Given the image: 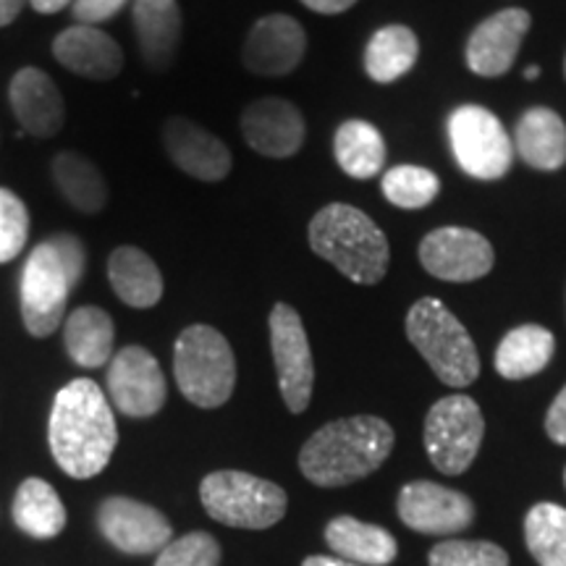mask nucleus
Masks as SVG:
<instances>
[{
    "instance_id": "f257e3e1",
    "label": "nucleus",
    "mask_w": 566,
    "mask_h": 566,
    "mask_svg": "<svg viewBox=\"0 0 566 566\" xmlns=\"http://www.w3.org/2000/svg\"><path fill=\"white\" fill-rule=\"evenodd\" d=\"M48 441L55 464L76 480H90L108 467L118 443L116 417L103 388L76 378L55 394Z\"/></svg>"
},
{
    "instance_id": "f03ea898",
    "label": "nucleus",
    "mask_w": 566,
    "mask_h": 566,
    "mask_svg": "<svg viewBox=\"0 0 566 566\" xmlns=\"http://www.w3.org/2000/svg\"><path fill=\"white\" fill-rule=\"evenodd\" d=\"M394 441V428L380 417H342L307 438L300 451V470L321 488L357 483L386 462Z\"/></svg>"
},
{
    "instance_id": "7ed1b4c3",
    "label": "nucleus",
    "mask_w": 566,
    "mask_h": 566,
    "mask_svg": "<svg viewBox=\"0 0 566 566\" xmlns=\"http://www.w3.org/2000/svg\"><path fill=\"white\" fill-rule=\"evenodd\" d=\"M87 268L84 242L74 233H53L34 247L21 273V321L34 338L61 328L69 294Z\"/></svg>"
},
{
    "instance_id": "20e7f679",
    "label": "nucleus",
    "mask_w": 566,
    "mask_h": 566,
    "mask_svg": "<svg viewBox=\"0 0 566 566\" xmlns=\"http://www.w3.org/2000/svg\"><path fill=\"white\" fill-rule=\"evenodd\" d=\"M310 250L363 286L386 279L391 247L384 229L354 205L331 202L310 221Z\"/></svg>"
},
{
    "instance_id": "39448f33",
    "label": "nucleus",
    "mask_w": 566,
    "mask_h": 566,
    "mask_svg": "<svg viewBox=\"0 0 566 566\" xmlns=\"http://www.w3.org/2000/svg\"><path fill=\"white\" fill-rule=\"evenodd\" d=\"M407 336L441 384L467 388L480 375L475 342L441 300L424 296L409 307Z\"/></svg>"
},
{
    "instance_id": "423d86ee",
    "label": "nucleus",
    "mask_w": 566,
    "mask_h": 566,
    "mask_svg": "<svg viewBox=\"0 0 566 566\" xmlns=\"http://www.w3.org/2000/svg\"><path fill=\"white\" fill-rule=\"evenodd\" d=\"M174 375L179 391L195 407H223L237 386V359L231 344L210 325H189L176 338Z\"/></svg>"
},
{
    "instance_id": "0eeeda50",
    "label": "nucleus",
    "mask_w": 566,
    "mask_h": 566,
    "mask_svg": "<svg viewBox=\"0 0 566 566\" xmlns=\"http://www.w3.org/2000/svg\"><path fill=\"white\" fill-rule=\"evenodd\" d=\"M200 499L212 520L244 530L273 527L283 520L289 506L281 485L239 470H221L205 478Z\"/></svg>"
},
{
    "instance_id": "6e6552de",
    "label": "nucleus",
    "mask_w": 566,
    "mask_h": 566,
    "mask_svg": "<svg viewBox=\"0 0 566 566\" xmlns=\"http://www.w3.org/2000/svg\"><path fill=\"white\" fill-rule=\"evenodd\" d=\"M485 436L478 401L464 394L443 396L424 417V451L443 475H462L475 462Z\"/></svg>"
},
{
    "instance_id": "1a4fd4ad",
    "label": "nucleus",
    "mask_w": 566,
    "mask_h": 566,
    "mask_svg": "<svg viewBox=\"0 0 566 566\" xmlns=\"http://www.w3.org/2000/svg\"><path fill=\"white\" fill-rule=\"evenodd\" d=\"M449 142L459 168L478 181L504 179L512 171L514 142L501 118L483 105H459L449 116Z\"/></svg>"
},
{
    "instance_id": "9d476101",
    "label": "nucleus",
    "mask_w": 566,
    "mask_h": 566,
    "mask_svg": "<svg viewBox=\"0 0 566 566\" xmlns=\"http://www.w3.org/2000/svg\"><path fill=\"white\" fill-rule=\"evenodd\" d=\"M271 325V349L275 373H279V388L289 412L300 415L310 407L315 386V363L310 349L307 331L292 304L279 302L268 317Z\"/></svg>"
},
{
    "instance_id": "9b49d317",
    "label": "nucleus",
    "mask_w": 566,
    "mask_h": 566,
    "mask_svg": "<svg viewBox=\"0 0 566 566\" xmlns=\"http://www.w3.org/2000/svg\"><path fill=\"white\" fill-rule=\"evenodd\" d=\"M420 263L433 279L449 283H470L493 271L495 252L483 233L464 226H443L430 231L420 242Z\"/></svg>"
},
{
    "instance_id": "f8f14e48",
    "label": "nucleus",
    "mask_w": 566,
    "mask_h": 566,
    "mask_svg": "<svg viewBox=\"0 0 566 566\" xmlns=\"http://www.w3.org/2000/svg\"><path fill=\"white\" fill-rule=\"evenodd\" d=\"M108 394L126 417H153L166 405V375L145 346H124L108 365Z\"/></svg>"
},
{
    "instance_id": "ddd939ff",
    "label": "nucleus",
    "mask_w": 566,
    "mask_h": 566,
    "mask_svg": "<svg viewBox=\"0 0 566 566\" xmlns=\"http://www.w3.org/2000/svg\"><path fill=\"white\" fill-rule=\"evenodd\" d=\"M396 512L409 530L422 535L462 533L475 520V504L464 493L430 480H415L401 488Z\"/></svg>"
},
{
    "instance_id": "4468645a",
    "label": "nucleus",
    "mask_w": 566,
    "mask_h": 566,
    "mask_svg": "<svg viewBox=\"0 0 566 566\" xmlns=\"http://www.w3.org/2000/svg\"><path fill=\"white\" fill-rule=\"evenodd\" d=\"M97 525L103 535L124 554H155L171 543L174 530L158 509L142 501L113 495L97 509Z\"/></svg>"
},
{
    "instance_id": "2eb2a0df",
    "label": "nucleus",
    "mask_w": 566,
    "mask_h": 566,
    "mask_svg": "<svg viewBox=\"0 0 566 566\" xmlns=\"http://www.w3.org/2000/svg\"><path fill=\"white\" fill-rule=\"evenodd\" d=\"M304 51L307 34L300 21L286 13H271L247 34L242 61L258 76H286L300 66Z\"/></svg>"
},
{
    "instance_id": "dca6fc26",
    "label": "nucleus",
    "mask_w": 566,
    "mask_h": 566,
    "mask_svg": "<svg viewBox=\"0 0 566 566\" xmlns=\"http://www.w3.org/2000/svg\"><path fill=\"white\" fill-rule=\"evenodd\" d=\"M244 142L265 158H292L302 150L307 126L302 111L283 97H260L242 113Z\"/></svg>"
},
{
    "instance_id": "f3484780",
    "label": "nucleus",
    "mask_w": 566,
    "mask_h": 566,
    "mask_svg": "<svg viewBox=\"0 0 566 566\" xmlns=\"http://www.w3.org/2000/svg\"><path fill=\"white\" fill-rule=\"evenodd\" d=\"M530 32V13L525 9H504L488 17L467 40V69L478 76H504L520 55L522 40Z\"/></svg>"
},
{
    "instance_id": "a211bd4d",
    "label": "nucleus",
    "mask_w": 566,
    "mask_h": 566,
    "mask_svg": "<svg viewBox=\"0 0 566 566\" xmlns=\"http://www.w3.org/2000/svg\"><path fill=\"white\" fill-rule=\"evenodd\" d=\"M163 147L174 166L197 181L218 184L231 174V150L223 145V139L189 118H168L163 126Z\"/></svg>"
},
{
    "instance_id": "6ab92c4d",
    "label": "nucleus",
    "mask_w": 566,
    "mask_h": 566,
    "mask_svg": "<svg viewBox=\"0 0 566 566\" xmlns=\"http://www.w3.org/2000/svg\"><path fill=\"white\" fill-rule=\"evenodd\" d=\"M9 101L21 129L32 137L51 139L66 124V103L45 71L32 66L17 71L9 87Z\"/></svg>"
},
{
    "instance_id": "aec40b11",
    "label": "nucleus",
    "mask_w": 566,
    "mask_h": 566,
    "mask_svg": "<svg viewBox=\"0 0 566 566\" xmlns=\"http://www.w3.org/2000/svg\"><path fill=\"white\" fill-rule=\"evenodd\" d=\"M53 55L61 66L84 80L111 82L122 74L124 51L97 27L74 24L53 40Z\"/></svg>"
},
{
    "instance_id": "412c9836",
    "label": "nucleus",
    "mask_w": 566,
    "mask_h": 566,
    "mask_svg": "<svg viewBox=\"0 0 566 566\" xmlns=\"http://www.w3.org/2000/svg\"><path fill=\"white\" fill-rule=\"evenodd\" d=\"M134 34L142 61L155 71L174 66L181 45V9L176 0H134Z\"/></svg>"
},
{
    "instance_id": "4be33fe9",
    "label": "nucleus",
    "mask_w": 566,
    "mask_h": 566,
    "mask_svg": "<svg viewBox=\"0 0 566 566\" xmlns=\"http://www.w3.org/2000/svg\"><path fill=\"white\" fill-rule=\"evenodd\" d=\"M514 153L535 171H558L566 163V124L556 111L535 105L514 129Z\"/></svg>"
},
{
    "instance_id": "5701e85b",
    "label": "nucleus",
    "mask_w": 566,
    "mask_h": 566,
    "mask_svg": "<svg viewBox=\"0 0 566 566\" xmlns=\"http://www.w3.org/2000/svg\"><path fill=\"white\" fill-rule=\"evenodd\" d=\"M108 281L118 300L134 310H150L163 296L160 268L137 247H118L108 258Z\"/></svg>"
},
{
    "instance_id": "b1692460",
    "label": "nucleus",
    "mask_w": 566,
    "mask_h": 566,
    "mask_svg": "<svg viewBox=\"0 0 566 566\" xmlns=\"http://www.w3.org/2000/svg\"><path fill=\"white\" fill-rule=\"evenodd\" d=\"M325 543L334 551V556L359 566H388L399 554L396 537L388 530L367 525L354 516L331 520L325 527Z\"/></svg>"
},
{
    "instance_id": "393cba45",
    "label": "nucleus",
    "mask_w": 566,
    "mask_h": 566,
    "mask_svg": "<svg viewBox=\"0 0 566 566\" xmlns=\"http://www.w3.org/2000/svg\"><path fill=\"white\" fill-rule=\"evenodd\" d=\"M556 352V338L543 325H516L495 349V373L506 380L533 378L546 370Z\"/></svg>"
},
{
    "instance_id": "a878e982",
    "label": "nucleus",
    "mask_w": 566,
    "mask_h": 566,
    "mask_svg": "<svg viewBox=\"0 0 566 566\" xmlns=\"http://www.w3.org/2000/svg\"><path fill=\"white\" fill-rule=\"evenodd\" d=\"M113 338H116V331H113L111 315L95 304L76 307L63 325V344H66L69 357L87 370L111 363Z\"/></svg>"
},
{
    "instance_id": "bb28decb",
    "label": "nucleus",
    "mask_w": 566,
    "mask_h": 566,
    "mask_svg": "<svg viewBox=\"0 0 566 566\" xmlns=\"http://www.w3.org/2000/svg\"><path fill=\"white\" fill-rule=\"evenodd\" d=\"M334 155L346 176L357 181H370L384 171L386 139L378 126L363 118H349L336 129Z\"/></svg>"
},
{
    "instance_id": "cd10ccee",
    "label": "nucleus",
    "mask_w": 566,
    "mask_h": 566,
    "mask_svg": "<svg viewBox=\"0 0 566 566\" xmlns=\"http://www.w3.org/2000/svg\"><path fill=\"white\" fill-rule=\"evenodd\" d=\"M420 59V40L405 24L380 27L365 48V71L373 82L391 84L407 76Z\"/></svg>"
},
{
    "instance_id": "c85d7f7f",
    "label": "nucleus",
    "mask_w": 566,
    "mask_h": 566,
    "mask_svg": "<svg viewBox=\"0 0 566 566\" xmlns=\"http://www.w3.org/2000/svg\"><path fill=\"white\" fill-rule=\"evenodd\" d=\"M13 522L21 533L40 537H55L66 527V506L51 483L40 478H30L19 485L13 499Z\"/></svg>"
},
{
    "instance_id": "c756f323",
    "label": "nucleus",
    "mask_w": 566,
    "mask_h": 566,
    "mask_svg": "<svg viewBox=\"0 0 566 566\" xmlns=\"http://www.w3.org/2000/svg\"><path fill=\"white\" fill-rule=\"evenodd\" d=\"M53 181L71 208L95 216L108 205V184L101 168L80 153H59L53 158Z\"/></svg>"
},
{
    "instance_id": "7c9ffc66",
    "label": "nucleus",
    "mask_w": 566,
    "mask_h": 566,
    "mask_svg": "<svg viewBox=\"0 0 566 566\" xmlns=\"http://www.w3.org/2000/svg\"><path fill=\"white\" fill-rule=\"evenodd\" d=\"M525 541L541 566H566V509L535 504L525 516Z\"/></svg>"
},
{
    "instance_id": "2f4dec72",
    "label": "nucleus",
    "mask_w": 566,
    "mask_h": 566,
    "mask_svg": "<svg viewBox=\"0 0 566 566\" xmlns=\"http://www.w3.org/2000/svg\"><path fill=\"white\" fill-rule=\"evenodd\" d=\"M386 200L401 210H420L441 195V179L422 166H394L380 181Z\"/></svg>"
},
{
    "instance_id": "473e14b6",
    "label": "nucleus",
    "mask_w": 566,
    "mask_h": 566,
    "mask_svg": "<svg viewBox=\"0 0 566 566\" xmlns=\"http://www.w3.org/2000/svg\"><path fill=\"white\" fill-rule=\"evenodd\" d=\"M430 566H509V556L491 541H446L430 551Z\"/></svg>"
},
{
    "instance_id": "72a5a7b5",
    "label": "nucleus",
    "mask_w": 566,
    "mask_h": 566,
    "mask_svg": "<svg viewBox=\"0 0 566 566\" xmlns=\"http://www.w3.org/2000/svg\"><path fill=\"white\" fill-rule=\"evenodd\" d=\"M30 239V212L19 195L0 187V263H11Z\"/></svg>"
},
{
    "instance_id": "f704fd0d",
    "label": "nucleus",
    "mask_w": 566,
    "mask_h": 566,
    "mask_svg": "<svg viewBox=\"0 0 566 566\" xmlns=\"http://www.w3.org/2000/svg\"><path fill=\"white\" fill-rule=\"evenodd\" d=\"M221 564V546L208 533H189L171 541L160 551L155 566H218Z\"/></svg>"
},
{
    "instance_id": "c9c22d12",
    "label": "nucleus",
    "mask_w": 566,
    "mask_h": 566,
    "mask_svg": "<svg viewBox=\"0 0 566 566\" xmlns=\"http://www.w3.org/2000/svg\"><path fill=\"white\" fill-rule=\"evenodd\" d=\"M126 3L129 0H74L71 13H74L76 24L97 27L103 21H111L116 13H122Z\"/></svg>"
},
{
    "instance_id": "e433bc0d",
    "label": "nucleus",
    "mask_w": 566,
    "mask_h": 566,
    "mask_svg": "<svg viewBox=\"0 0 566 566\" xmlns=\"http://www.w3.org/2000/svg\"><path fill=\"white\" fill-rule=\"evenodd\" d=\"M546 433L554 443L566 446V386L558 391L546 415Z\"/></svg>"
},
{
    "instance_id": "4c0bfd02",
    "label": "nucleus",
    "mask_w": 566,
    "mask_h": 566,
    "mask_svg": "<svg viewBox=\"0 0 566 566\" xmlns=\"http://www.w3.org/2000/svg\"><path fill=\"white\" fill-rule=\"evenodd\" d=\"M310 11L323 13V17H336V13L349 11L357 0H302Z\"/></svg>"
},
{
    "instance_id": "58836bf2",
    "label": "nucleus",
    "mask_w": 566,
    "mask_h": 566,
    "mask_svg": "<svg viewBox=\"0 0 566 566\" xmlns=\"http://www.w3.org/2000/svg\"><path fill=\"white\" fill-rule=\"evenodd\" d=\"M27 0H0V27H9L11 21L19 19Z\"/></svg>"
},
{
    "instance_id": "ea45409f",
    "label": "nucleus",
    "mask_w": 566,
    "mask_h": 566,
    "mask_svg": "<svg viewBox=\"0 0 566 566\" xmlns=\"http://www.w3.org/2000/svg\"><path fill=\"white\" fill-rule=\"evenodd\" d=\"M30 3L38 13H48V17H51V13L66 9V6H74V0H30Z\"/></svg>"
},
{
    "instance_id": "a19ab883",
    "label": "nucleus",
    "mask_w": 566,
    "mask_h": 566,
    "mask_svg": "<svg viewBox=\"0 0 566 566\" xmlns=\"http://www.w3.org/2000/svg\"><path fill=\"white\" fill-rule=\"evenodd\" d=\"M302 566H359V564H352V562H346V558H338V556H310V558H304Z\"/></svg>"
},
{
    "instance_id": "79ce46f5",
    "label": "nucleus",
    "mask_w": 566,
    "mask_h": 566,
    "mask_svg": "<svg viewBox=\"0 0 566 566\" xmlns=\"http://www.w3.org/2000/svg\"><path fill=\"white\" fill-rule=\"evenodd\" d=\"M537 76H541V69H537V66H530V69L525 71V80H530V82H535Z\"/></svg>"
},
{
    "instance_id": "37998d69",
    "label": "nucleus",
    "mask_w": 566,
    "mask_h": 566,
    "mask_svg": "<svg viewBox=\"0 0 566 566\" xmlns=\"http://www.w3.org/2000/svg\"><path fill=\"white\" fill-rule=\"evenodd\" d=\"M564 485H566V470H564Z\"/></svg>"
},
{
    "instance_id": "c03bdc74",
    "label": "nucleus",
    "mask_w": 566,
    "mask_h": 566,
    "mask_svg": "<svg viewBox=\"0 0 566 566\" xmlns=\"http://www.w3.org/2000/svg\"><path fill=\"white\" fill-rule=\"evenodd\" d=\"M564 74H566V61H564Z\"/></svg>"
}]
</instances>
